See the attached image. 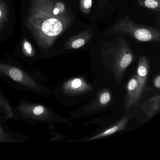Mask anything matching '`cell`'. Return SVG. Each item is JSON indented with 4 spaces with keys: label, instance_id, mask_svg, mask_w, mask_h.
<instances>
[{
    "label": "cell",
    "instance_id": "2",
    "mask_svg": "<svg viewBox=\"0 0 160 160\" xmlns=\"http://www.w3.org/2000/svg\"><path fill=\"white\" fill-rule=\"evenodd\" d=\"M101 55L104 59L110 61L118 78H121L135 58L134 54L127 39L122 34L112 41L105 43Z\"/></svg>",
    "mask_w": 160,
    "mask_h": 160
},
{
    "label": "cell",
    "instance_id": "13",
    "mask_svg": "<svg viewBox=\"0 0 160 160\" xmlns=\"http://www.w3.org/2000/svg\"><path fill=\"white\" fill-rule=\"evenodd\" d=\"M92 5V0H80L79 9L85 14L90 13Z\"/></svg>",
    "mask_w": 160,
    "mask_h": 160
},
{
    "label": "cell",
    "instance_id": "12",
    "mask_svg": "<svg viewBox=\"0 0 160 160\" xmlns=\"http://www.w3.org/2000/svg\"><path fill=\"white\" fill-rule=\"evenodd\" d=\"M138 4L142 7L155 12L160 11V0H137Z\"/></svg>",
    "mask_w": 160,
    "mask_h": 160
},
{
    "label": "cell",
    "instance_id": "15",
    "mask_svg": "<svg viewBox=\"0 0 160 160\" xmlns=\"http://www.w3.org/2000/svg\"><path fill=\"white\" fill-rule=\"evenodd\" d=\"M24 49L26 51V55L31 58L33 56V53H32V48L31 44L29 42H26L24 43Z\"/></svg>",
    "mask_w": 160,
    "mask_h": 160
},
{
    "label": "cell",
    "instance_id": "7",
    "mask_svg": "<svg viewBox=\"0 0 160 160\" xmlns=\"http://www.w3.org/2000/svg\"><path fill=\"white\" fill-rule=\"evenodd\" d=\"M91 87L81 78L67 80L61 85L62 93L64 94H77L88 91Z\"/></svg>",
    "mask_w": 160,
    "mask_h": 160
},
{
    "label": "cell",
    "instance_id": "6",
    "mask_svg": "<svg viewBox=\"0 0 160 160\" xmlns=\"http://www.w3.org/2000/svg\"><path fill=\"white\" fill-rule=\"evenodd\" d=\"M71 24L62 19L52 17L46 20L42 26L44 34L48 37L55 38L58 36Z\"/></svg>",
    "mask_w": 160,
    "mask_h": 160
},
{
    "label": "cell",
    "instance_id": "19",
    "mask_svg": "<svg viewBox=\"0 0 160 160\" xmlns=\"http://www.w3.org/2000/svg\"><path fill=\"white\" fill-rule=\"evenodd\" d=\"M1 15H2V12H1V11H0V17H1Z\"/></svg>",
    "mask_w": 160,
    "mask_h": 160
},
{
    "label": "cell",
    "instance_id": "14",
    "mask_svg": "<svg viewBox=\"0 0 160 160\" xmlns=\"http://www.w3.org/2000/svg\"><path fill=\"white\" fill-rule=\"evenodd\" d=\"M111 93L108 91L105 90L102 92L98 98V101L100 105L104 106L107 105L111 101Z\"/></svg>",
    "mask_w": 160,
    "mask_h": 160
},
{
    "label": "cell",
    "instance_id": "5",
    "mask_svg": "<svg viewBox=\"0 0 160 160\" xmlns=\"http://www.w3.org/2000/svg\"><path fill=\"white\" fill-rule=\"evenodd\" d=\"M149 72V62L145 56H141L138 60L137 68V90L134 97V104L137 102L141 97L144 87L146 84Z\"/></svg>",
    "mask_w": 160,
    "mask_h": 160
},
{
    "label": "cell",
    "instance_id": "1",
    "mask_svg": "<svg viewBox=\"0 0 160 160\" xmlns=\"http://www.w3.org/2000/svg\"><path fill=\"white\" fill-rule=\"evenodd\" d=\"M0 79L14 89L42 97H47L51 92L49 88L43 84L41 76L12 63L0 62Z\"/></svg>",
    "mask_w": 160,
    "mask_h": 160
},
{
    "label": "cell",
    "instance_id": "8",
    "mask_svg": "<svg viewBox=\"0 0 160 160\" xmlns=\"http://www.w3.org/2000/svg\"><path fill=\"white\" fill-rule=\"evenodd\" d=\"M93 35L90 30H86L72 36L65 43L66 49H77L83 47L88 42Z\"/></svg>",
    "mask_w": 160,
    "mask_h": 160
},
{
    "label": "cell",
    "instance_id": "18",
    "mask_svg": "<svg viewBox=\"0 0 160 160\" xmlns=\"http://www.w3.org/2000/svg\"><path fill=\"white\" fill-rule=\"evenodd\" d=\"M154 85L155 88L157 89H160V76L158 75L155 78L154 80Z\"/></svg>",
    "mask_w": 160,
    "mask_h": 160
},
{
    "label": "cell",
    "instance_id": "10",
    "mask_svg": "<svg viewBox=\"0 0 160 160\" xmlns=\"http://www.w3.org/2000/svg\"><path fill=\"white\" fill-rule=\"evenodd\" d=\"M128 120H129V117L128 116L124 117V118H122V119L116 125L106 129L103 132L94 136L90 138L89 139V140H94V139H97L98 138L108 136L113 134L119 131L123 130L124 127L127 124Z\"/></svg>",
    "mask_w": 160,
    "mask_h": 160
},
{
    "label": "cell",
    "instance_id": "9",
    "mask_svg": "<svg viewBox=\"0 0 160 160\" xmlns=\"http://www.w3.org/2000/svg\"><path fill=\"white\" fill-rule=\"evenodd\" d=\"M0 114L6 120H18L15 108L0 88Z\"/></svg>",
    "mask_w": 160,
    "mask_h": 160
},
{
    "label": "cell",
    "instance_id": "16",
    "mask_svg": "<svg viewBox=\"0 0 160 160\" xmlns=\"http://www.w3.org/2000/svg\"><path fill=\"white\" fill-rule=\"evenodd\" d=\"M6 121L7 120L5 118L0 114V130H4L9 128L6 125Z\"/></svg>",
    "mask_w": 160,
    "mask_h": 160
},
{
    "label": "cell",
    "instance_id": "4",
    "mask_svg": "<svg viewBox=\"0 0 160 160\" xmlns=\"http://www.w3.org/2000/svg\"><path fill=\"white\" fill-rule=\"evenodd\" d=\"M106 34L108 35L115 34L127 35L143 42H159L160 41L159 28L135 24L129 17L123 18L117 21L107 31Z\"/></svg>",
    "mask_w": 160,
    "mask_h": 160
},
{
    "label": "cell",
    "instance_id": "11",
    "mask_svg": "<svg viewBox=\"0 0 160 160\" xmlns=\"http://www.w3.org/2000/svg\"><path fill=\"white\" fill-rule=\"evenodd\" d=\"M138 82L136 77L132 78L127 85V98L126 106L129 108L134 104V97L137 90Z\"/></svg>",
    "mask_w": 160,
    "mask_h": 160
},
{
    "label": "cell",
    "instance_id": "17",
    "mask_svg": "<svg viewBox=\"0 0 160 160\" xmlns=\"http://www.w3.org/2000/svg\"><path fill=\"white\" fill-rule=\"evenodd\" d=\"M98 6L101 10H104L107 0H97Z\"/></svg>",
    "mask_w": 160,
    "mask_h": 160
},
{
    "label": "cell",
    "instance_id": "3",
    "mask_svg": "<svg viewBox=\"0 0 160 160\" xmlns=\"http://www.w3.org/2000/svg\"><path fill=\"white\" fill-rule=\"evenodd\" d=\"M14 108L18 120L32 126L37 123H44L49 127L59 120L57 114L42 103L23 99Z\"/></svg>",
    "mask_w": 160,
    "mask_h": 160
}]
</instances>
